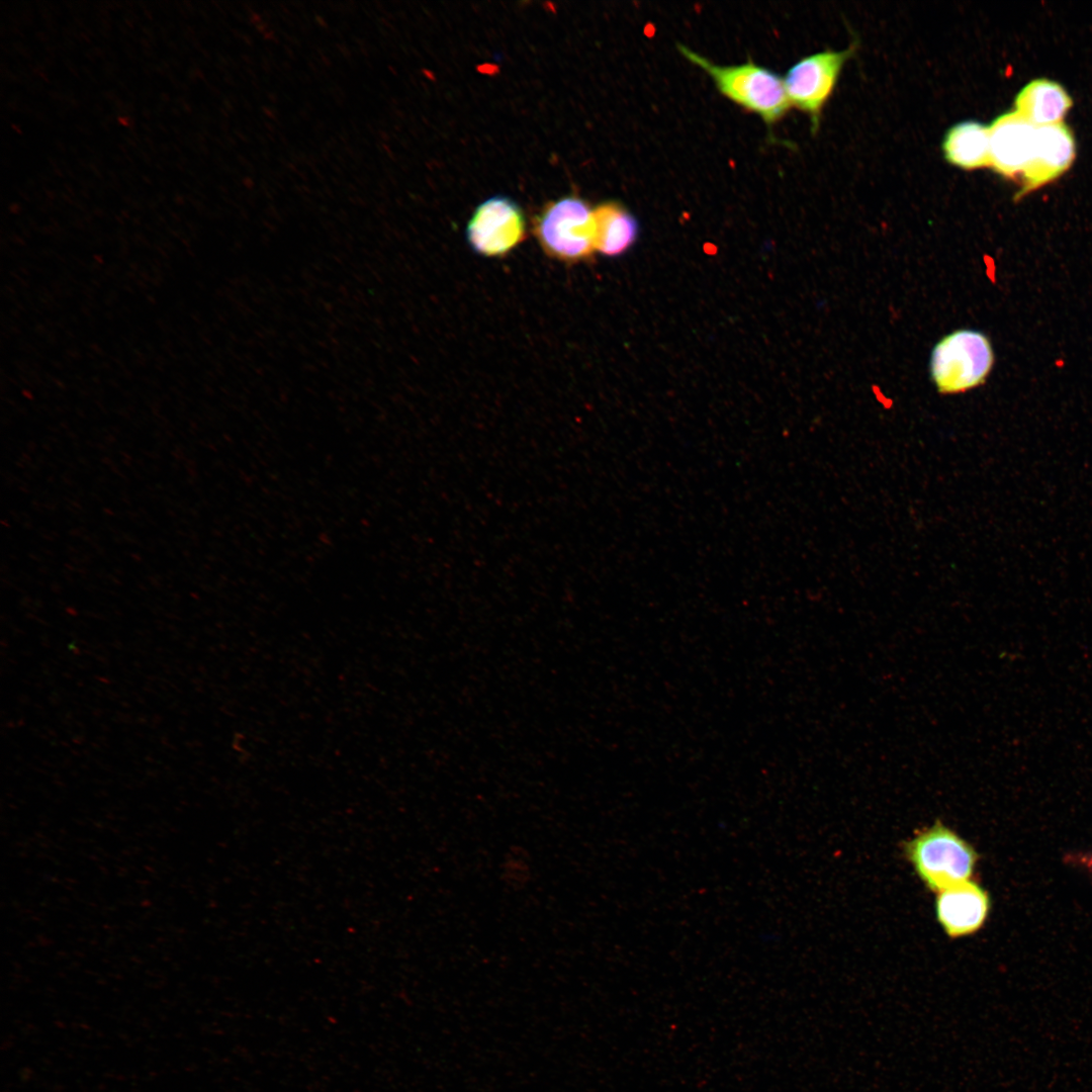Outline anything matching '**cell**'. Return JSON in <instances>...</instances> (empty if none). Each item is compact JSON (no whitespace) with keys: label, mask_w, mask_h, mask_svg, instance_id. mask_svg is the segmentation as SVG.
Returning <instances> with one entry per match:
<instances>
[{"label":"cell","mask_w":1092,"mask_h":1092,"mask_svg":"<svg viewBox=\"0 0 1092 1092\" xmlns=\"http://www.w3.org/2000/svg\"><path fill=\"white\" fill-rule=\"evenodd\" d=\"M678 51L691 63L703 69L723 95L756 113L767 124L778 121L788 111L791 103L784 80L770 70L751 61L719 66L682 44L678 46Z\"/></svg>","instance_id":"1"},{"label":"cell","mask_w":1092,"mask_h":1092,"mask_svg":"<svg viewBox=\"0 0 1092 1092\" xmlns=\"http://www.w3.org/2000/svg\"><path fill=\"white\" fill-rule=\"evenodd\" d=\"M904 851L918 878L936 893L969 881L979 857L967 840L940 821L916 833Z\"/></svg>","instance_id":"2"},{"label":"cell","mask_w":1092,"mask_h":1092,"mask_svg":"<svg viewBox=\"0 0 1092 1092\" xmlns=\"http://www.w3.org/2000/svg\"><path fill=\"white\" fill-rule=\"evenodd\" d=\"M994 361L993 346L984 333L957 330L933 347L930 376L940 394H958L984 384Z\"/></svg>","instance_id":"3"},{"label":"cell","mask_w":1092,"mask_h":1092,"mask_svg":"<svg viewBox=\"0 0 1092 1092\" xmlns=\"http://www.w3.org/2000/svg\"><path fill=\"white\" fill-rule=\"evenodd\" d=\"M533 234L550 258L574 264L593 257L594 209L576 195L546 203L533 220Z\"/></svg>","instance_id":"4"},{"label":"cell","mask_w":1092,"mask_h":1092,"mask_svg":"<svg viewBox=\"0 0 1092 1092\" xmlns=\"http://www.w3.org/2000/svg\"><path fill=\"white\" fill-rule=\"evenodd\" d=\"M526 230L520 205L508 196L494 195L473 211L466 226V240L475 254L502 258L525 241Z\"/></svg>","instance_id":"5"},{"label":"cell","mask_w":1092,"mask_h":1092,"mask_svg":"<svg viewBox=\"0 0 1092 1092\" xmlns=\"http://www.w3.org/2000/svg\"><path fill=\"white\" fill-rule=\"evenodd\" d=\"M853 49L828 50L807 56L792 66L784 79L791 105L809 114L813 130L818 127L821 110Z\"/></svg>","instance_id":"6"},{"label":"cell","mask_w":1092,"mask_h":1092,"mask_svg":"<svg viewBox=\"0 0 1092 1092\" xmlns=\"http://www.w3.org/2000/svg\"><path fill=\"white\" fill-rule=\"evenodd\" d=\"M990 906L988 892L969 880L937 892L934 910L944 933L959 938L975 933L984 925Z\"/></svg>","instance_id":"7"},{"label":"cell","mask_w":1092,"mask_h":1092,"mask_svg":"<svg viewBox=\"0 0 1092 1092\" xmlns=\"http://www.w3.org/2000/svg\"><path fill=\"white\" fill-rule=\"evenodd\" d=\"M1075 158V140L1063 122L1037 126L1030 162L1022 173V187L1017 198L1061 176Z\"/></svg>","instance_id":"8"},{"label":"cell","mask_w":1092,"mask_h":1092,"mask_svg":"<svg viewBox=\"0 0 1092 1092\" xmlns=\"http://www.w3.org/2000/svg\"><path fill=\"white\" fill-rule=\"evenodd\" d=\"M1036 128L1016 111L998 116L989 126L990 166L1005 177L1022 175L1033 154Z\"/></svg>","instance_id":"9"},{"label":"cell","mask_w":1092,"mask_h":1092,"mask_svg":"<svg viewBox=\"0 0 1092 1092\" xmlns=\"http://www.w3.org/2000/svg\"><path fill=\"white\" fill-rule=\"evenodd\" d=\"M1014 104L1015 111L1028 122L1044 126L1062 122L1073 101L1059 83L1036 79L1019 91Z\"/></svg>","instance_id":"10"},{"label":"cell","mask_w":1092,"mask_h":1092,"mask_svg":"<svg viewBox=\"0 0 1092 1092\" xmlns=\"http://www.w3.org/2000/svg\"><path fill=\"white\" fill-rule=\"evenodd\" d=\"M636 218L617 202L602 203L594 209L595 250L604 256L625 253L636 241Z\"/></svg>","instance_id":"11"},{"label":"cell","mask_w":1092,"mask_h":1092,"mask_svg":"<svg viewBox=\"0 0 1092 1092\" xmlns=\"http://www.w3.org/2000/svg\"><path fill=\"white\" fill-rule=\"evenodd\" d=\"M942 151L948 163L964 170L990 166L989 126L974 120L952 125L943 139Z\"/></svg>","instance_id":"12"}]
</instances>
